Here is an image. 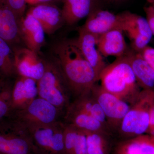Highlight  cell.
<instances>
[{
    "label": "cell",
    "mask_w": 154,
    "mask_h": 154,
    "mask_svg": "<svg viewBox=\"0 0 154 154\" xmlns=\"http://www.w3.org/2000/svg\"><path fill=\"white\" fill-rule=\"evenodd\" d=\"M51 57L60 66L74 99L91 92L99 82L96 72L79 48L76 40L63 39L53 45Z\"/></svg>",
    "instance_id": "cell-1"
},
{
    "label": "cell",
    "mask_w": 154,
    "mask_h": 154,
    "mask_svg": "<svg viewBox=\"0 0 154 154\" xmlns=\"http://www.w3.org/2000/svg\"><path fill=\"white\" fill-rule=\"evenodd\" d=\"M102 88L130 105L137 99L141 90L125 56L107 65L99 76Z\"/></svg>",
    "instance_id": "cell-2"
},
{
    "label": "cell",
    "mask_w": 154,
    "mask_h": 154,
    "mask_svg": "<svg viewBox=\"0 0 154 154\" xmlns=\"http://www.w3.org/2000/svg\"><path fill=\"white\" fill-rule=\"evenodd\" d=\"M44 74L37 81L38 96L64 112L71 102L72 95L61 70L51 57L44 58Z\"/></svg>",
    "instance_id": "cell-3"
},
{
    "label": "cell",
    "mask_w": 154,
    "mask_h": 154,
    "mask_svg": "<svg viewBox=\"0 0 154 154\" xmlns=\"http://www.w3.org/2000/svg\"><path fill=\"white\" fill-rule=\"evenodd\" d=\"M154 103V90L142 89L135 102L130 105L117 132L122 140L146 133Z\"/></svg>",
    "instance_id": "cell-4"
},
{
    "label": "cell",
    "mask_w": 154,
    "mask_h": 154,
    "mask_svg": "<svg viewBox=\"0 0 154 154\" xmlns=\"http://www.w3.org/2000/svg\"><path fill=\"white\" fill-rule=\"evenodd\" d=\"M65 113L38 96L24 108L13 111L8 118L27 128L63 121Z\"/></svg>",
    "instance_id": "cell-5"
},
{
    "label": "cell",
    "mask_w": 154,
    "mask_h": 154,
    "mask_svg": "<svg viewBox=\"0 0 154 154\" xmlns=\"http://www.w3.org/2000/svg\"><path fill=\"white\" fill-rule=\"evenodd\" d=\"M0 154H37L28 128L10 118L0 120Z\"/></svg>",
    "instance_id": "cell-6"
},
{
    "label": "cell",
    "mask_w": 154,
    "mask_h": 154,
    "mask_svg": "<svg viewBox=\"0 0 154 154\" xmlns=\"http://www.w3.org/2000/svg\"><path fill=\"white\" fill-rule=\"evenodd\" d=\"M28 129L37 154H66L63 121Z\"/></svg>",
    "instance_id": "cell-7"
},
{
    "label": "cell",
    "mask_w": 154,
    "mask_h": 154,
    "mask_svg": "<svg viewBox=\"0 0 154 154\" xmlns=\"http://www.w3.org/2000/svg\"><path fill=\"white\" fill-rule=\"evenodd\" d=\"M91 92L103 110L110 131L113 134L117 133L130 105L105 91L97 83Z\"/></svg>",
    "instance_id": "cell-8"
},
{
    "label": "cell",
    "mask_w": 154,
    "mask_h": 154,
    "mask_svg": "<svg viewBox=\"0 0 154 154\" xmlns=\"http://www.w3.org/2000/svg\"><path fill=\"white\" fill-rule=\"evenodd\" d=\"M122 30L127 35L131 49L140 52L148 45L153 35L146 18L129 11L121 13Z\"/></svg>",
    "instance_id": "cell-9"
},
{
    "label": "cell",
    "mask_w": 154,
    "mask_h": 154,
    "mask_svg": "<svg viewBox=\"0 0 154 154\" xmlns=\"http://www.w3.org/2000/svg\"><path fill=\"white\" fill-rule=\"evenodd\" d=\"M17 74L38 81L45 70L44 58L40 54L24 46L14 50Z\"/></svg>",
    "instance_id": "cell-10"
},
{
    "label": "cell",
    "mask_w": 154,
    "mask_h": 154,
    "mask_svg": "<svg viewBox=\"0 0 154 154\" xmlns=\"http://www.w3.org/2000/svg\"><path fill=\"white\" fill-rule=\"evenodd\" d=\"M87 18L85 24L80 28L95 35L100 36L113 29L122 30L121 13L115 14L101 8L94 10Z\"/></svg>",
    "instance_id": "cell-11"
},
{
    "label": "cell",
    "mask_w": 154,
    "mask_h": 154,
    "mask_svg": "<svg viewBox=\"0 0 154 154\" xmlns=\"http://www.w3.org/2000/svg\"><path fill=\"white\" fill-rule=\"evenodd\" d=\"M19 34L25 47L40 54L45 44V32L41 24L30 13L18 21Z\"/></svg>",
    "instance_id": "cell-12"
},
{
    "label": "cell",
    "mask_w": 154,
    "mask_h": 154,
    "mask_svg": "<svg viewBox=\"0 0 154 154\" xmlns=\"http://www.w3.org/2000/svg\"><path fill=\"white\" fill-rule=\"evenodd\" d=\"M79 36L76 39L82 54L96 72L99 79L100 74L107 64L97 47L99 35L87 32L79 28Z\"/></svg>",
    "instance_id": "cell-13"
},
{
    "label": "cell",
    "mask_w": 154,
    "mask_h": 154,
    "mask_svg": "<svg viewBox=\"0 0 154 154\" xmlns=\"http://www.w3.org/2000/svg\"><path fill=\"white\" fill-rule=\"evenodd\" d=\"M28 13L38 20L47 34L55 33L65 24L62 9L51 3L33 5Z\"/></svg>",
    "instance_id": "cell-14"
},
{
    "label": "cell",
    "mask_w": 154,
    "mask_h": 154,
    "mask_svg": "<svg viewBox=\"0 0 154 154\" xmlns=\"http://www.w3.org/2000/svg\"><path fill=\"white\" fill-rule=\"evenodd\" d=\"M38 96L37 81L18 75L12 89V112L24 108Z\"/></svg>",
    "instance_id": "cell-15"
},
{
    "label": "cell",
    "mask_w": 154,
    "mask_h": 154,
    "mask_svg": "<svg viewBox=\"0 0 154 154\" xmlns=\"http://www.w3.org/2000/svg\"><path fill=\"white\" fill-rule=\"evenodd\" d=\"M62 9L65 23L74 25L87 17L96 9L101 8L102 0H63Z\"/></svg>",
    "instance_id": "cell-16"
},
{
    "label": "cell",
    "mask_w": 154,
    "mask_h": 154,
    "mask_svg": "<svg viewBox=\"0 0 154 154\" xmlns=\"http://www.w3.org/2000/svg\"><path fill=\"white\" fill-rule=\"evenodd\" d=\"M63 122L85 133L104 132L113 134L107 127L91 115L70 106L65 114Z\"/></svg>",
    "instance_id": "cell-17"
},
{
    "label": "cell",
    "mask_w": 154,
    "mask_h": 154,
    "mask_svg": "<svg viewBox=\"0 0 154 154\" xmlns=\"http://www.w3.org/2000/svg\"><path fill=\"white\" fill-rule=\"evenodd\" d=\"M121 29L110 30L99 36L97 47L103 57L124 56L128 48Z\"/></svg>",
    "instance_id": "cell-18"
},
{
    "label": "cell",
    "mask_w": 154,
    "mask_h": 154,
    "mask_svg": "<svg viewBox=\"0 0 154 154\" xmlns=\"http://www.w3.org/2000/svg\"><path fill=\"white\" fill-rule=\"evenodd\" d=\"M126 57L134 74L138 85L142 89L154 90V71L140 52L128 49Z\"/></svg>",
    "instance_id": "cell-19"
},
{
    "label": "cell",
    "mask_w": 154,
    "mask_h": 154,
    "mask_svg": "<svg viewBox=\"0 0 154 154\" xmlns=\"http://www.w3.org/2000/svg\"><path fill=\"white\" fill-rule=\"evenodd\" d=\"M0 37L11 45L22 42L18 19L6 0H0Z\"/></svg>",
    "instance_id": "cell-20"
},
{
    "label": "cell",
    "mask_w": 154,
    "mask_h": 154,
    "mask_svg": "<svg viewBox=\"0 0 154 154\" xmlns=\"http://www.w3.org/2000/svg\"><path fill=\"white\" fill-rule=\"evenodd\" d=\"M113 154H154V136L144 134L116 144Z\"/></svg>",
    "instance_id": "cell-21"
},
{
    "label": "cell",
    "mask_w": 154,
    "mask_h": 154,
    "mask_svg": "<svg viewBox=\"0 0 154 154\" xmlns=\"http://www.w3.org/2000/svg\"><path fill=\"white\" fill-rule=\"evenodd\" d=\"M64 124V145L66 154H88L85 132Z\"/></svg>",
    "instance_id": "cell-22"
},
{
    "label": "cell",
    "mask_w": 154,
    "mask_h": 154,
    "mask_svg": "<svg viewBox=\"0 0 154 154\" xmlns=\"http://www.w3.org/2000/svg\"><path fill=\"white\" fill-rule=\"evenodd\" d=\"M69 106L91 115L109 128L103 110L91 91L75 98Z\"/></svg>",
    "instance_id": "cell-23"
},
{
    "label": "cell",
    "mask_w": 154,
    "mask_h": 154,
    "mask_svg": "<svg viewBox=\"0 0 154 154\" xmlns=\"http://www.w3.org/2000/svg\"><path fill=\"white\" fill-rule=\"evenodd\" d=\"M0 74L11 79L18 75L15 66V53L11 45L0 37Z\"/></svg>",
    "instance_id": "cell-24"
},
{
    "label": "cell",
    "mask_w": 154,
    "mask_h": 154,
    "mask_svg": "<svg viewBox=\"0 0 154 154\" xmlns=\"http://www.w3.org/2000/svg\"><path fill=\"white\" fill-rule=\"evenodd\" d=\"M86 134L88 154H110L112 134L104 132Z\"/></svg>",
    "instance_id": "cell-25"
},
{
    "label": "cell",
    "mask_w": 154,
    "mask_h": 154,
    "mask_svg": "<svg viewBox=\"0 0 154 154\" xmlns=\"http://www.w3.org/2000/svg\"><path fill=\"white\" fill-rule=\"evenodd\" d=\"M15 79L0 74V120L8 118L12 112L11 96Z\"/></svg>",
    "instance_id": "cell-26"
},
{
    "label": "cell",
    "mask_w": 154,
    "mask_h": 154,
    "mask_svg": "<svg viewBox=\"0 0 154 154\" xmlns=\"http://www.w3.org/2000/svg\"><path fill=\"white\" fill-rule=\"evenodd\" d=\"M8 5L16 15L18 21L25 16L26 0H6Z\"/></svg>",
    "instance_id": "cell-27"
},
{
    "label": "cell",
    "mask_w": 154,
    "mask_h": 154,
    "mask_svg": "<svg viewBox=\"0 0 154 154\" xmlns=\"http://www.w3.org/2000/svg\"><path fill=\"white\" fill-rule=\"evenodd\" d=\"M146 14V19L152 34L154 35V6L150 4L149 5L144 8Z\"/></svg>",
    "instance_id": "cell-28"
},
{
    "label": "cell",
    "mask_w": 154,
    "mask_h": 154,
    "mask_svg": "<svg viewBox=\"0 0 154 154\" xmlns=\"http://www.w3.org/2000/svg\"><path fill=\"white\" fill-rule=\"evenodd\" d=\"M145 60L151 67L154 71V48L147 46L140 52Z\"/></svg>",
    "instance_id": "cell-29"
},
{
    "label": "cell",
    "mask_w": 154,
    "mask_h": 154,
    "mask_svg": "<svg viewBox=\"0 0 154 154\" xmlns=\"http://www.w3.org/2000/svg\"><path fill=\"white\" fill-rule=\"evenodd\" d=\"M146 133L154 135V103L152 105L150 111L149 127Z\"/></svg>",
    "instance_id": "cell-30"
},
{
    "label": "cell",
    "mask_w": 154,
    "mask_h": 154,
    "mask_svg": "<svg viewBox=\"0 0 154 154\" xmlns=\"http://www.w3.org/2000/svg\"><path fill=\"white\" fill-rule=\"evenodd\" d=\"M56 0H26L27 3L33 5L43 3H51Z\"/></svg>",
    "instance_id": "cell-31"
},
{
    "label": "cell",
    "mask_w": 154,
    "mask_h": 154,
    "mask_svg": "<svg viewBox=\"0 0 154 154\" xmlns=\"http://www.w3.org/2000/svg\"><path fill=\"white\" fill-rule=\"evenodd\" d=\"M107 1L110 2L117 3L121 2L122 1H123V0H107Z\"/></svg>",
    "instance_id": "cell-32"
},
{
    "label": "cell",
    "mask_w": 154,
    "mask_h": 154,
    "mask_svg": "<svg viewBox=\"0 0 154 154\" xmlns=\"http://www.w3.org/2000/svg\"><path fill=\"white\" fill-rule=\"evenodd\" d=\"M150 4H154V0H146Z\"/></svg>",
    "instance_id": "cell-33"
},
{
    "label": "cell",
    "mask_w": 154,
    "mask_h": 154,
    "mask_svg": "<svg viewBox=\"0 0 154 154\" xmlns=\"http://www.w3.org/2000/svg\"><path fill=\"white\" fill-rule=\"evenodd\" d=\"M151 5H153L154 6V4H151Z\"/></svg>",
    "instance_id": "cell-34"
},
{
    "label": "cell",
    "mask_w": 154,
    "mask_h": 154,
    "mask_svg": "<svg viewBox=\"0 0 154 154\" xmlns=\"http://www.w3.org/2000/svg\"></svg>",
    "instance_id": "cell-35"
}]
</instances>
